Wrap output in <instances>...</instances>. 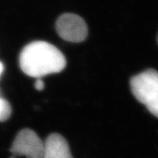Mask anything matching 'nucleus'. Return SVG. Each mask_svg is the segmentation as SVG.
<instances>
[{
  "instance_id": "obj_1",
  "label": "nucleus",
  "mask_w": 158,
  "mask_h": 158,
  "mask_svg": "<svg viewBox=\"0 0 158 158\" xmlns=\"http://www.w3.org/2000/svg\"><path fill=\"white\" fill-rule=\"evenodd\" d=\"M63 53L53 44L35 41L24 47L19 56V65L27 75L41 78L62 71L66 66Z\"/></svg>"
},
{
  "instance_id": "obj_2",
  "label": "nucleus",
  "mask_w": 158,
  "mask_h": 158,
  "mask_svg": "<svg viewBox=\"0 0 158 158\" xmlns=\"http://www.w3.org/2000/svg\"><path fill=\"white\" fill-rule=\"evenodd\" d=\"M130 84L136 100L158 118V72L148 69L133 77Z\"/></svg>"
},
{
  "instance_id": "obj_3",
  "label": "nucleus",
  "mask_w": 158,
  "mask_h": 158,
  "mask_svg": "<svg viewBox=\"0 0 158 158\" xmlns=\"http://www.w3.org/2000/svg\"><path fill=\"white\" fill-rule=\"evenodd\" d=\"M45 150V142L29 128L19 132L11 147L14 156H25L27 158H43Z\"/></svg>"
},
{
  "instance_id": "obj_4",
  "label": "nucleus",
  "mask_w": 158,
  "mask_h": 158,
  "mask_svg": "<svg viewBox=\"0 0 158 158\" xmlns=\"http://www.w3.org/2000/svg\"><path fill=\"white\" fill-rule=\"evenodd\" d=\"M56 30L63 40L70 42H81L88 36L85 20L74 13H65L57 19Z\"/></svg>"
},
{
  "instance_id": "obj_5",
  "label": "nucleus",
  "mask_w": 158,
  "mask_h": 158,
  "mask_svg": "<svg viewBox=\"0 0 158 158\" xmlns=\"http://www.w3.org/2000/svg\"><path fill=\"white\" fill-rule=\"evenodd\" d=\"M45 148L43 158H73L67 140L59 134L49 135L45 141Z\"/></svg>"
},
{
  "instance_id": "obj_6",
  "label": "nucleus",
  "mask_w": 158,
  "mask_h": 158,
  "mask_svg": "<svg viewBox=\"0 0 158 158\" xmlns=\"http://www.w3.org/2000/svg\"><path fill=\"white\" fill-rule=\"evenodd\" d=\"M11 106L4 98L0 96V122L6 121L11 115Z\"/></svg>"
},
{
  "instance_id": "obj_7",
  "label": "nucleus",
  "mask_w": 158,
  "mask_h": 158,
  "mask_svg": "<svg viewBox=\"0 0 158 158\" xmlns=\"http://www.w3.org/2000/svg\"><path fill=\"white\" fill-rule=\"evenodd\" d=\"M34 86L38 90H42L44 88V82L41 78H37L34 84Z\"/></svg>"
},
{
  "instance_id": "obj_8",
  "label": "nucleus",
  "mask_w": 158,
  "mask_h": 158,
  "mask_svg": "<svg viewBox=\"0 0 158 158\" xmlns=\"http://www.w3.org/2000/svg\"><path fill=\"white\" fill-rule=\"evenodd\" d=\"M3 70H4V67H3V63L2 62H0V77H1L2 74L3 73Z\"/></svg>"
}]
</instances>
